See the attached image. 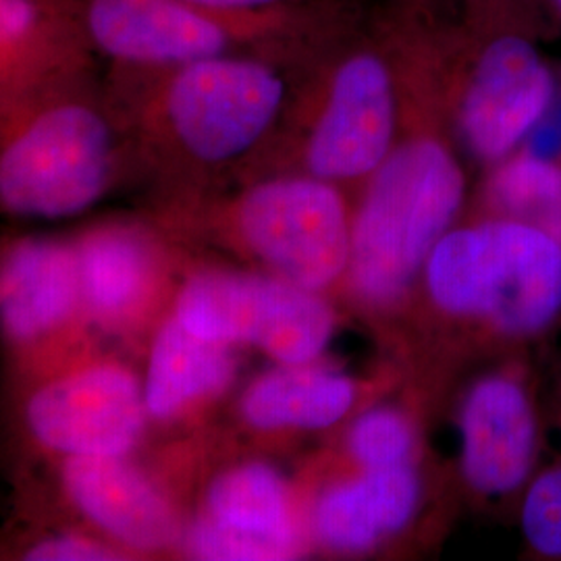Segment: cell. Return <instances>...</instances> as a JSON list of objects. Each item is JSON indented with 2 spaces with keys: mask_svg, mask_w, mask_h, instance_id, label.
<instances>
[{
  "mask_svg": "<svg viewBox=\"0 0 561 561\" xmlns=\"http://www.w3.org/2000/svg\"><path fill=\"white\" fill-rule=\"evenodd\" d=\"M553 4H556V7H558V9H560V13H561V0H553Z\"/></svg>",
  "mask_w": 561,
  "mask_h": 561,
  "instance_id": "d4e9b609",
  "label": "cell"
},
{
  "mask_svg": "<svg viewBox=\"0 0 561 561\" xmlns=\"http://www.w3.org/2000/svg\"><path fill=\"white\" fill-rule=\"evenodd\" d=\"M204 518L277 547L285 560L300 551L287 484L264 463L221 472L206 491Z\"/></svg>",
  "mask_w": 561,
  "mask_h": 561,
  "instance_id": "d6986e66",
  "label": "cell"
},
{
  "mask_svg": "<svg viewBox=\"0 0 561 561\" xmlns=\"http://www.w3.org/2000/svg\"><path fill=\"white\" fill-rule=\"evenodd\" d=\"M354 398V382L340 373L283 364L243 391L240 412L241 419L259 431L324 428L350 412Z\"/></svg>",
  "mask_w": 561,
  "mask_h": 561,
  "instance_id": "ac0fdd59",
  "label": "cell"
},
{
  "mask_svg": "<svg viewBox=\"0 0 561 561\" xmlns=\"http://www.w3.org/2000/svg\"><path fill=\"white\" fill-rule=\"evenodd\" d=\"M18 396L30 442L59 460L129 456L148 422L144 381L102 350L21 387Z\"/></svg>",
  "mask_w": 561,
  "mask_h": 561,
  "instance_id": "52a82bcc",
  "label": "cell"
},
{
  "mask_svg": "<svg viewBox=\"0 0 561 561\" xmlns=\"http://www.w3.org/2000/svg\"><path fill=\"white\" fill-rule=\"evenodd\" d=\"M136 171L131 141L96 71L0 108V215L88 213Z\"/></svg>",
  "mask_w": 561,
  "mask_h": 561,
  "instance_id": "6da1fadb",
  "label": "cell"
},
{
  "mask_svg": "<svg viewBox=\"0 0 561 561\" xmlns=\"http://www.w3.org/2000/svg\"><path fill=\"white\" fill-rule=\"evenodd\" d=\"M0 343L15 389L101 352L73 240L20 236L0 243Z\"/></svg>",
  "mask_w": 561,
  "mask_h": 561,
  "instance_id": "5b68a950",
  "label": "cell"
},
{
  "mask_svg": "<svg viewBox=\"0 0 561 561\" xmlns=\"http://www.w3.org/2000/svg\"><path fill=\"white\" fill-rule=\"evenodd\" d=\"M190 2L213 11H222V13H261L279 0H190Z\"/></svg>",
  "mask_w": 561,
  "mask_h": 561,
  "instance_id": "cb8c5ba5",
  "label": "cell"
},
{
  "mask_svg": "<svg viewBox=\"0 0 561 561\" xmlns=\"http://www.w3.org/2000/svg\"><path fill=\"white\" fill-rule=\"evenodd\" d=\"M463 474L484 495H503L528 477L537 449L533 405L518 382L491 377L463 405Z\"/></svg>",
  "mask_w": 561,
  "mask_h": 561,
  "instance_id": "9a60e30c",
  "label": "cell"
},
{
  "mask_svg": "<svg viewBox=\"0 0 561 561\" xmlns=\"http://www.w3.org/2000/svg\"><path fill=\"white\" fill-rule=\"evenodd\" d=\"M489 198L510 221L535 227L561 243V167L533 154L503 162L489 183Z\"/></svg>",
  "mask_w": 561,
  "mask_h": 561,
  "instance_id": "ffe728a7",
  "label": "cell"
},
{
  "mask_svg": "<svg viewBox=\"0 0 561 561\" xmlns=\"http://www.w3.org/2000/svg\"><path fill=\"white\" fill-rule=\"evenodd\" d=\"M396 96L387 65L375 55L345 60L308 144L310 171L321 180L375 173L391 152Z\"/></svg>",
  "mask_w": 561,
  "mask_h": 561,
  "instance_id": "7c38bea8",
  "label": "cell"
},
{
  "mask_svg": "<svg viewBox=\"0 0 561 561\" xmlns=\"http://www.w3.org/2000/svg\"><path fill=\"white\" fill-rule=\"evenodd\" d=\"M412 449V426L391 408L368 410L354 422L350 433V451L364 470L408 463Z\"/></svg>",
  "mask_w": 561,
  "mask_h": 561,
  "instance_id": "44dd1931",
  "label": "cell"
},
{
  "mask_svg": "<svg viewBox=\"0 0 561 561\" xmlns=\"http://www.w3.org/2000/svg\"><path fill=\"white\" fill-rule=\"evenodd\" d=\"M0 352H2V343H0Z\"/></svg>",
  "mask_w": 561,
  "mask_h": 561,
  "instance_id": "484cf974",
  "label": "cell"
},
{
  "mask_svg": "<svg viewBox=\"0 0 561 561\" xmlns=\"http://www.w3.org/2000/svg\"><path fill=\"white\" fill-rule=\"evenodd\" d=\"M18 558L27 561H121L134 560L136 556L99 533L62 530L34 539L21 549Z\"/></svg>",
  "mask_w": 561,
  "mask_h": 561,
  "instance_id": "603a6c76",
  "label": "cell"
},
{
  "mask_svg": "<svg viewBox=\"0 0 561 561\" xmlns=\"http://www.w3.org/2000/svg\"><path fill=\"white\" fill-rule=\"evenodd\" d=\"M81 294L102 341L134 345L161 312L167 264L154 231L136 219L88 225L73 240Z\"/></svg>",
  "mask_w": 561,
  "mask_h": 561,
  "instance_id": "30bf717a",
  "label": "cell"
},
{
  "mask_svg": "<svg viewBox=\"0 0 561 561\" xmlns=\"http://www.w3.org/2000/svg\"><path fill=\"white\" fill-rule=\"evenodd\" d=\"M238 370L233 345L204 340L171 312L150 340L144 401L150 421L181 419L204 401L221 396Z\"/></svg>",
  "mask_w": 561,
  "mask_h": 561,
  "instance_id": "2e32d148",
  "label": "cell"
},
{
  "mask_svg": "<svg viewBox=\"0 0 561 561\" xmlns=\"http://www.w3.org/2000/svg\"><path fill=\"white\" fill-rule=\"evenodd\" d=\"M173 314L192 333L227 345L250 343L280 364H310L333 335V310L283 277L198 271L175 294Z\"/></svg>",
  "mask_w": 561,
  "mask_h": 561,
  "instance_id": "8992f818",
  "label": "cell"
},
{
  "mask_svg": "<svg viewBox=\"0 0 561 561\" xmlns=\"http://www.w3.org/2000/svg\"><path fill=\"white\" fill-rule=\"evenodd\" d=\"M85 41L111 69H169L233 53L259 13H222L190 0H78Z\"/></svg>",
  "mask_w": 561,
  "mask_h": 561,
  "instance_id": "9c48e42d",
  "label": "cell"
},
{
  "mask_svg": "<svg viewBox=\"0 0 561 561\" xmlns=\"http://www.w3.org/2000/svg\"><path fill=\"white\" fill-rule=\"evenodd\" d=\"M65 500L94 533L129 553H154L180 545V516L173 503L127 456L59 460Z\"/></svg>",
  "mask_w": 561,
  "mask_h": 561,
  "instance_id": "4fadbf2b",
  "label": "cell"
},
{
  "mask_svg": "<svg viewBox=\"0 0 561 561\" xmlns=\"http://www.w3.org/2000/svg\"><path fill=\"white\" fill-rule=\"evenodd\" d=\"M560 125H561V115H560Z\"/></svg>",
  "mask_w": 561,
  "mask_h": 561,
  "instance_id": "4316f807",
  "label": "cell"
},
{
  "mask_svg": "<svg viewBox=\"0 0 561 561\" xmlns=\"http://www.w3.org/2000/svg\"><path fill=\"white\" fill-rule=\"evenodd\" d=\"M96 69L78 0H0V108Z\"/></svg>",
  "mask_w": 561,
  "mask_h": 561,
  "instance_id": "5bb4252c",
  "label": "cell"
},
{
  "mask_svg": "<svg viewBox=\"0 0 561 561\" xmlns=\"http://www.w3.org/2000/svg\"><path fill=\"white\" fill-rule=\"evenodd\" d=\"M236 240L283 279L317 291L350 262V227L335 187L314 175L262 181L231 204Z\"/></svg>",
  "mask_w": 561,
  "mask_h": 561,
  "instance_id": "ba28073f",
  "label": "cell"
},
{
  "mask_svg": "<svg viewBox=\"0 0 561 561\" xmlns=\"http://www.w3.org/2000/svg\"><path fill=\"white\" fill-rule=\"evenodd\" d=\"M463 190L460 164L439 141L419 138L389 152L352 233V280L364 300H400L460 210Z\"/></svg>",
  "mask_w": 561,
  "mask_h": 561,
  "instance_id": "3957f363",
  "label": "cell"
},
{
  "mask_svg": "<svg viewBox=\"0 0 561 561\" xmlns=\"http://www.w3.org/2000/svg\"><path fill=\"white\" fill-rule=\"evenodd\" d=\"M136 169L164 159L202 169L243 159L279 115L285 83L264 60L225 53L169 69H106Z\"/></svg>",
  "mask_w": 561,
  "mask_h": 561,
  "instance_id": "7a4b0ae2",
  "label": "cell"
},
{
  "mask_svg": "<svg viewBox=\"0 0 561 561\" xmlns=\"http://www.w3.org/2000/svg\"><path fill=\"white\" fill-rule=\"evenodd\" d=\"M522 524L528 542L551 558H561V468L541 474L530 486Z\"/></svg>",
  "mask_w": 561,
  "mask_h": 561,
  "instance_id": "7402d4cb",
  "label": "cell"
},
{
  "mask_svg": "<svg viewBox=\"0 0 561 561\" xmlns=\"http://www.w3.org/2000/svg\"><path fill=\"white\" fill-rule=\"evenodd\" d=\"M556 99V78L539 48L520 36L491 42L461 101L460 123L472 152L505 159L541 123Z\"/></svg>",
  "mask_w": 561,
  "mask_h": 561,
  "instance_id": "8fae6325",
  "label": "cell"
},
{
  "mask_svg": "<svg viewBox=\"0 0 561 561\" xmlns=\"http://www.w3.org/2000/svg\"><path fill=\"white\" fill-rule=\"evenodd\" d=\"M419 500L421 482L408 463L366 470L322 495L314 514L317 535L335 551H366L412 520Z\"/></svg>",
  "mask_w": 561,
  "mask_h": 561,
  "instance_id": "e0dca14e",
  "label": "cell"
},
{
  "mask_svg": "<svg viewBox=\"0 0 561 561\" xmlns=\"http://www.w3.org/2000/svg\"><path fill=\"white\" fill-rule=\"evenodd\" d=\"M426 285L451 314L533 335L561 312V243L510 219L458 229L433 248Z\"/></svg>",
  "mask_w": 561,
  "mask_h": 561,
  "instance_id": "277c9868",
  "label": "cell"
}]
</instances>
